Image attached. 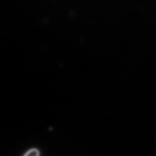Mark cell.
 Returning a JSON list of instances; mask_svg holds the SVG:
<instances>
[{"label": "cell", "mask_w": 156, "mask_h": 156, "mask_svg": "<svg viewBox=\"0 0 156 156\" xmlns=\"http://www.w3.org/2000/svg\"><path fill=\"white\" fill-rule=\"evenodd\" d=\"M39 155H40V153H39V151L36 149H32L30 150L24 154L25 156H30V155L39 156Z\"/></svg>", "instance_id": "1"}]
</instances>
